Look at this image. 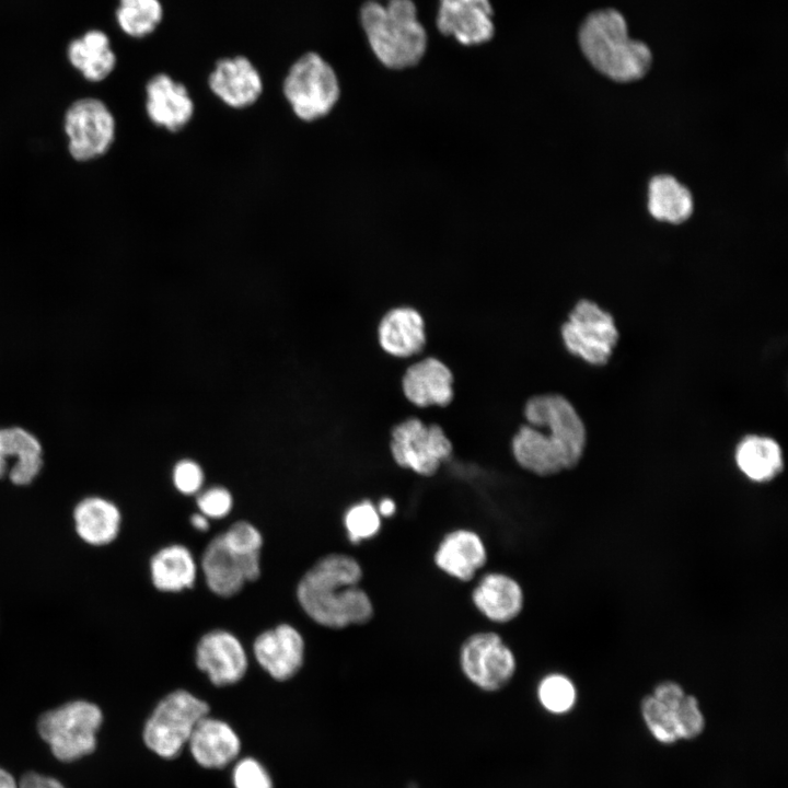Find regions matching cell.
<instances>
[{"label": "cell", "instance_id": "d6986e66", "mask_svg": "<svg viewBox=\"0 0 788 788\" xmlns=\"http://www.w3.org/2000/svg\"><path fill=\"white\" fill-rule=\"evenodd\" d=\"M39 440L21 427L0 428V478L18 486L31 484L43 467Z\"/></svg>", "mask_w": 788, "mask_h": 788}, {"label": "cell", "instance_id": "9a60e30c", "mask_svg": "<svg viewBox=\"0 0 788 788\" xmlns=\"http://www.w3.org/2000/svg\"><path fill=\"white\" fill-rule=\"evenodd\" d=\"M195 663L216 686L240 682L247 672L248 657L241 640L227 629L204 634L195 648Z\"/></svg>", "mask_w": 788, "mask_h": 788}, {"label": "cell", "instance_id": "2e32d148", "mask_svg": "<svg viewBox=\"0 0 788 788\" xmlns=\"http://www.w3.org/2000/svg\"><path fill=\"white\" fill-rule=\"evenodd\" d=\"M258 665L274 680L293 677L303 665L305 642L298 628L288 623L262 631L253 642Z\"/></svg>", "mask_w": 788, "mask_h": 788}, {"label": "cell", "instance_id": "4fadbf2b", "mask_svg": "<svg viewBox=\"0 0 788 788\" xmlns=\"http://www.w3.org/2000/svg\"><path fill=\"white\" fill-rule=\"evenodd\" d=\"M143 109L155 129L178 135L193 123L197 103L183 81L162 71L152 74L144 84Z\"/></svg>", "mask_w": 788, "mask_h": 788}, {"label": "cell", "instance_id": "f546056e", "mask_svg": "<svg viewBox=\"0 0 788 788\" xmlns=\"http://www.w3.org/2000/svg\"><path fill=\"white\" fill-rule=\"evenodd\" d=\"M163 16L161 0H118L115 11L117 25L132 38L151 35L161 24Z\"/></svg>", "mask_w": 788, "mask_h": 788}, {"label": "cell", "instance_id": "74e56055", "mask_svg": "<svg viewBox=\"0 0 788 788\" xmlns=\"http://www.w3.org/2000/svg\"><path fill=\"white\" fill-rule=\"evenodd\" d=\"M235 788H273L266 769L254 758L240 761L233 770Z\"/></svg>", "mask_w": 788, "mask_h": 788}, {"label": "cell", "instance_id": "5bb4252c", "mask_svg": "<svg viewBox=\"0 0 788 788\" xmlns=\"http://www.w3.org/2000/svg\"><path fill=\"white\" fill-rule=\"evenodd\" d=\"M200 568L207 588L216 595H236L248 582L260 577V554H241L230 548L221 534L213 536L204 549Z\"/></svg>", "mask_w": 788, "mask_h": 788}, {"label": "cell", "instance_id": "ab89813d", "mask_svg": "<svg viewBox=\"0 0 788 788\" xmlns=\"http://www.w3.org/2000/svg\"><path fill=\"white\" fill-rule=\"evenodd\" d=\"M19 788H65L57 779L34 772L26 773L19 781Z\"/></svg>", "mask_w": 788, "mask_h": 788}, {"label": "cell", "instance_id": "5b68a950", "mask_svg": "<svg viewBox=\"0 0 788 788\" xmlns=\"http://www.w3.org/2000/svg\"><path fill=\"white\" fill-rule=\"evenodd\" d=\"M102 720V711L95 704L74 700L42 715L37 730L56 758L72 762L95 750Z\"/></svg>", "mask_w": 788, "mask_h": 788}, {"label": "cell", "instance_id": "7bdbcfd3", "mask_svg": "<svg viewBox=\"0 0 788 788\" xmlns=\"http://www.w3.org/2000/svg\"><path fill=\"white\" fill-rule=\"evenodd\" d=\"M0 788H19L14 777L2 768H0Z\"/></svg>", "mask_w": 788, "mask_h": 788}, {"label": "cell", "instance_id": "836d02e7", "mask_svg": "<svg viewBox=\"0 0 788 788\" xmlns=\"http://www.w3.org/2000/svg\"><path fill=\"white\" fill-rule=\"evenodd\" d=\"M679 740H693L705 729V716L696 696L685 694L673 710Z\"/></svg>", "mask_w": 788, "mask_h": 788}, {"label": "cell", "instance_id": "ffe728a7", "mask_svg": "<svg viewBox=\"0 0 788 788\" xmlns=\"http://www.w3.org/2000/svg\"><path fill=\"white\" fill-rule=\"evenodd\" d=\"M433 561L445 575L466 582L472 580L487 563V549L474 531L459 529L448 533L440 542Z\"/></svg>", "mask_w": 788, "mask_h": 788}, {"label": "cell", "instance_id": "d6a6232c", "mask_svg": "<svg viewBox=\"0 0 788 788\" xmlns=\"http://www.w3.org/2000/svg\"><path fill=\"white\" fill-rule=\"evenodd\" d=\"M348 540L358 544L374 537L381 529V517L370 500H362L348 508L344 515Z\"/></svg>", "mask_w": 788, "mask_h": 788}, {"label": "cell", "instance_id": "484cf974", "mask_svg": "<svg viewBox=\"0 0 788 788\" xmlns=\"http://www.w3.org/2000/svg\"><path fill=\"white\" fill-rule=\"evenodd\" d=\"M74 528L78 535L91 545H106L113 542L120 530L121 513L118 507L102 497H86L73 510Z\"/></svg>", "mask_w": 788, "mask_h": 788}, {"label": "cell", "instance_id": "6da1fadb", "mask_svg": "<svg viewBox=\"0 0 788 788\" xmlns=\"http://www.w3.org/2000/svg\"><path fill=\"white\" fill-rule=\"evenodd\" d=\"M362 576V567L355 557L327 554L301 577L297 586L298 602L314 623L326 628L368 624L374 616V607L359 586Z\"/></svg>", "mask_w": 788, "mask_h": 788}, {"label": "cell", "instance_id": "8fae6325", "mask_svg": "<svg viewBox=\"0 0 788 788\" xmlns=\"http://www.w3.org/2000/svg\"><path fill=\"white\" fill-rule=\"evenodd\" d=\"M460 668L478 688L495 692L507 686L517 671L513 651L500 635L478 631L468 636L460 648Z\"/></svg>", "mask_w": 788, "mask_h": 788}, {"label": "cell", "instance_id": "4316f807", "mask_svg": "<svg viewBox=\"0 0 788 788\" xmlns=\"http://www.w3.org/2000/svg\"><path fill=\"white\" fill-rule=\"evenodd\" d=\"M67 56L71 66L92 82L105 80L115 69L117 58L109 37L100 30H91L70 42Z\"/></svg>", "mask_w": 788, "mask_h": 788}, {"label": "cell", "instance_id": "1f68e13d", "mask_svg": "<svg viewBox=\"0 0 788 788\" xmlns=\"http://www.w3.org/2000/svg\"><path fill=\"white\" fill-rule=\"evenodd\" d=\"M640 715L652 737L662 744L679 741L673 710L664 706L651 694L640 700Z\"/></svg>", "mask_w": 788, "mask_h": 788}, {"label": "cell", "instance_id": "83f0119b", "mask_svg": "<svg viewBox=\"0 0 788 788\" xmlns=\"http://www.w3.org/2000/svg\"><path fill=\"white\" fill-rule=\"evenodd\" d=\"M511 450L517 463L535 475L552 476L568 470L561 454L530 425L519 428L512 438Z\"/></svg>", "mask_w": 788, "mask_h": 788}, {"label": "cell", "instance_id": "277c9868", "mask_svg": "<svg viewBox=\"0 0 788 788\" xmlns=\"http://www.w3.org/2000/svg\"><path fill=\"white\" fill-rule=\"evenodd\" d=\"M280 93L296 120L313 125L335 109L341 96V85L328 60L316 51H305L288 67Z\"/></svg>", "mask_w": 788, "mask_h": 788}, {"label": "cell", "instance_id": "d4e9b609", "mask_svg": "<svg viewBox=\"0 0 788 788\" xmlns=\"http://www.w3.org/2000/svg\"><path fill=\"white\" fill-rule=\"evenodd\" d=\"M149 566L152 584L161 592L177 593L195 586L198 566L190 549L183 544L160 548Z\"/></svg>", "mask_w": 788, "mask_h": 788}, {"label": "cell", "instance_id": "603a6c76", "mask_svg": "<svg viewBox=\"0 0 788 788\" xmlns=\"http://www.w3.org/2000/svg\"><path fill=\"white\" fill-rule=\"evenodd\" d=\"M196 762L206 768H221L240 751V740L224 721L206 716L194 728L187 742Z\"/></svg>", "mask_w": 788, "mask_h": 788}, {"label": "cell", "instance_id": "ee69618b", "mask_svg": "<svg viewBox=\"0 0 788 788\" xmlns=\"http://www.w3.org/2000/svg\"><path fill=\"white\" fill-rule=\"evenodd\" d=\"M376 1H383V0H376Z\"/></svg>", "mask_w": 788, "mask_h": 788}, {"label": "cell", "instance_id": "f1b7e54d", "mask_svg": "<svg viewBox=\"0 0 788 788\" xmlns=\"http://www.w3.org/2000/svg\"><path fill=\"white\" fill-rule=\"evenodd\" d=\"M692 193L674 176H653L648 186V210L658 221L672 224L685 222L693 213Z\"/></svg>", "mask_w": 788, "mask_h": 788}, {"label": "cell", "instance_id": "3957f363", "mask_svg": "<svg viewBox=\"0 0 788 788\" xmlns=\"http://www.w3.org/2000/svg\"><path fill=\"white\" fill-rule=\"evenodd\" d=\"M578 40L592 67L613 81L639 80L651 67L650 48L629 37L626 20L615 9L591 12L580 25Z\"/></svg>", "mask_w": 788, "mask_h": 788}, {"label": "cell", "instance_id": "4dcf8cb0", "mask_svg": "<svg viewBox=\"0 0 788 788\" xmlns=\"http://www.w3.org/2000/svg\"><path fill=\"white\" fill-rule=\"evenodd\" d=\"M537 696L542 706L553 714L569 711L577 699V691L569 677L553 673L546 675L538 684Z\"/></svg>", "mask_w": 788, "mask_h": 788}, {"label": "cell", "instance_id": "ac0fdd59", "mask_svg": "<svg viewBox=\"0 0 788 788\" xmlns=\"http://www.w3.org/2000/svg\"><path fill=\"white\" fill-rule=\"evenodd\" d=\"M402 389L407 401L417 407H445L454 395L453 373L439 359L428 357L407 368Z\"/></svg>", "mask_w": 788, "mask_h": 788}, {"label": "cell", "instance_id": "e0dca14e", "mask_svg": "<svg viewBox=\"0 0 788 788\" xmlns=\"http://www.w3.org/2000/svg\"><path fill=\"white\" fill-rule=\"evenodd\" d=\"M437 28L464 46L489 42L495 34L490 0H439Z\"/></svg>", "mask_w": 788, "mask_h": 788}, {"label": "cell", "instance_id": "7a4b0ae2", "mask_svg": "<svg viewBox=\"0 0 788 788\" xmlns=\"http://www.w3.org/2000/svg\"><path fill=\"white\" fill-rule=\"evenodd\" d=\"M359 21L372 53L386 68H410L426 54L428 35L413 0H368Z\"/></svg>", "mask_w": 788, "mask_h": 788}, {"label": "cell", "instance_id": "44dd1931", "mask_svg": "<svg viewBox=\"0 0 788 788\" xmlns=\"http://www.w3.org/2000/svg\"><path fill=\"white\" fill-rule=\"evenodd\" d=\"M474 606L494 623H509L517 618L524 605V594L519 582L502 572H489L472 592Z\"/></svg>", "mask_w": 788, "mask_h": 788}, {"label": "cell", "instance_id": "cb8c5ba5", "mask_svg": "<svg viewBox=\"0 0 788 788\" xmlns=\"http://www.w3.org/2000/svg\"><path fill=\"white\" fill-rule=\"evenodd\" d=\"M734 462L748 479L760 484L774 480L784 470L780 444L768 436L756 433L746 434L738 442Z\"/></svg>", "mask_w": 788, "mask_h": 788}, {"label": "cell", "instance_id": "b9f144b4", "mask_svg": "<svg viewBox=\"0 0 788 788\" xmlns=\"http://www.w3.org/2000/svg\"><path fill=\"white\" fill-rule=\"evenodd\" d=\"M376 510H378L380 517L389 518L395 513L396 506H395L394 500H392L391 498H383L379 502Z\"/></svg>", "mask_w": 788, "mask_h": 788}, {"label": "cell", "instance_id": "d590c367", "mask_svg": "<svg viewBox=\"0 0 788 788\" xmlns=\"http://www.w3.org/2000/svg\"><path fill=\"white\" fill-rule=\"evenodd\" d=\"M198 512L209 520L225 518L233 509V497L223 486H212L197 494Z\"/></svg>", "mask_w": 788, "mask_h": 788}, {"label": "cell", "instance_id": "60d3db41", "mask_svg": "<svg viewBox=\"0 0 788 788\" xmlns=\"http://www.w3.org/2000/svg\"><path fill=\"white\" fill-rule=\"evenodd\" d=\"M209 519L200 512L190 515V524L198 532H206L209 530Z\"/></svg>", "mask_w": 788, "mask_h": 788}, {"label": "cell", "instance_id": "30bf717a", "mask_svg": "<svg viewBox=\"0 0 788 788\" xmlns=\"http://www.w3.org/2000/svg\"><path fill=\"white\" fill-rule=\"evenodd\" d=\"M390 450L398 466L429 477L451 455L453 445L439 425L410 417L392 429Z\"/></svg>", "mask_w": 788, "mask_h": 788}, {"label": "cell", "instance_id": "f35d334b", "mask_svg": "<svg viewBox=\"0 0 788 788\" xmlns=\"http://www.w3.org/2000/svg\"><path fill=\"white\" fill-rule=\"evenodd\" d=\"M685 694L683 686L673 680L657 683L651 693L656 699L672 710L680 704Z\"/></svg>", "mask_w": 788, "mask_h": 788}, {"label": "cell", "instance_id": "7c38bea8", "mask_svg": "<svg viewBox=\"0 0 788 788\" xmlns=\"http://www.w3.org/2000/svg\"><path fill=\"white\" fill-rule=\"evenodd\" d=\"M206 84L220 105L237 113L255 107L265 92L260 70L245 55L219 58L209 71Z\"/></svg>", "mask_w": 788, "mask_h": 788}, {"label": "cell", "instance_id": "9c48e42d", "mask_svg": "<svg viewBox=\"0 0 788 788\" xmlns=\"http://www.w3.org/2000/svg\"><path fill=\"white\" fill-rule=\"evenodd\" d=\"M63 128L71 157L79 162H86L104 155L112 148L117 124L103 101L83 97L68 107Z\"/></svg>", "mask_w": 788, "mask_h": 788}, {"label": "cell", "instance_id": "8d00e7d4", "mask_svg": "<svg viewBox=\"0 0 788 788\" xmlns=\"http://www.w3.org/2000/svg\"><path fill=\"white\" fill-rule=\"evenodd\" d=\"M172 482L182 495H197L201 491L205 482L204 470L196 461L182 459L173 467Z\"/></svg>", "mask_w": 788, "mask_h": 788}, {"label": "cell", "instance_id": "e575fe53", "mask_svg": "<svg viewBox=\"0 0 788 788\" xmlns=\"http://www.w3.org/2000/svg\"><path fill=\"white\" fill-rule=\"evenodd\" d=\"M224 543L241 554H260L264 538L260 531L248 521H236L220 533Z\"/></svg>", "mask_w": 788, "mask_h": 788}, {"label": "cell", "instance_id": "ba28073f", "mask_svg": "<svg viewBox=\"0 0 788 788\" xmlns=\"http://www.w3.org/2000/svg\"><path fill=\"white\" fill-rule=\"evenodd\" d=\"M560 335L571 355L593 367L610 361L619 339L612 314L588 299L575 304L561 325Z\"/></svg>", "mask_w": 788, "mask_h": 788}, {"label": "cell", "instance_id": "8992f818", "mask_svg": "<svg viewBox=\"0 0 788 788\" xmlns=\"http://www.w3.org/2000/svg\"><path fill=\"white\" fill-rule=\"evenodd\" d=\"M208 704L186 690H175L155 706L143 729L147 746L158 755L176 756L196 725L208 716Z\"/></svg>", "mask_w": 788, "mask_h": 788}, {"label": "cell", "instance_id": "52a82bcc", "mask_svg": "<svg viewBox=\"0 0 788 788\" xmlns=\"http://www.w3.org/2000/svg\"><path fill=\"white\" fill-rule=\"evenodd\" d=\"M523 413L528 425L540 429L561 454L568 470L578 465L587 447V429L569 399L553 393L534 395L526 401Z\"/></svg>", "mask_w": 788, "mask_h": 788}, {"label": "cell", "instance_id": "7402d4cb", "mask_svg": "<svg viewBox=\"0 0 788 788\" xmlns=\"http://www.w3.org/2000/svg\"><path fill=\"white\" fill-rule=\"evenodd\" d=\"M378 338L381 348L393 357L415 356L426 345L424 318L410 306L391 309L379 323Z\"/></svg>", "mask_w": 788, "mask_h": 788}]
</instances>
